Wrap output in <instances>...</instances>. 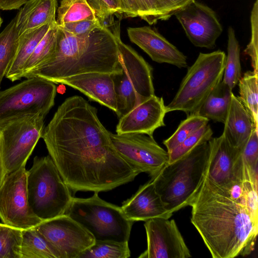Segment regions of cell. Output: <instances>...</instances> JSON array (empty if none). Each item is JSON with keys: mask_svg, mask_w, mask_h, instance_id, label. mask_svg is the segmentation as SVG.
Segmentation results:
<instances>
[{"mask_svg": "<svg viewBox=\"0 0 258 258\" xmlns=\"http://www.w3.org/2000/svg\"><path fill=\"white\" fill-rule=\"evenodd\" d=\"M41 138L74 193L109 191L140 173L118 154L97 109L81 96L70 97L58 106Z\"/></svg>", "mask_w": 258, "mask_h": 258, "instance_id": "1", "label": "cell"}, {"mask_svg": "<svg viewBox=\"0 0 258 258\" xmlns=\"http://www.w3.org/2000/svg\"><path fill=\"white\" fill-rule=\"evenodd\" d=\"M189 206L191 222L213 257L246 256L254 250L258 221L242 195L218 186L206 175Z\"/></svg>", "mask_w": 258, "mask_h": 258, "instance_id": "2", "label": "cell"}, {"mask_svg": "<svg viewBox=\"0 0 258 258\" xmlns=\"http://www.w3.org/2000/svg\"><path fill=\"white\" fill-rule=\"evenodd\" d=\"M120 72L118 44L108 30L98 28L88 35L76 36L58 27L53 54L23 77H40L58 84L60 80L77 75H113Z\"/></svg>", "mask_w": 258, "mask_h": 258, "instance_id": "3", "label": "cell"}, {"mask_svg": "<svg viewBox=\"0 0 258 258\" xmlns=\"http://www.w3.org/2000/svg\"><path fill=\"white\" fill-rule=\"evenodd\" d=\"M209 155V144L205 142L151 177L167 210L173 214L190 205L205 177Z\"/></svg>", "mask_w": 258, "mask_h": 258, "instance_id": "4", "label": "cell"}, {"mask_svg": "<svg viewBox=\"0 0 258 258\" xmlns=\"http://www.w3.org/2000/svg\"><path fill=\"white\" fill-rule=\"evenodd\" d=\"M27 187L29 205L42 221L65 214L73 198L49 155L34 158Z\"/></svg>", "mask_w": 258, "mask_h": 258, "instance_id": "5", "label": "cell"}, {"mask_svg": "<svg viewBox=\"0 0 258 258\" xmlns=\"http://www.w3.org/2000/svg\"><path fill=\"white\" fill-rule=\"evenodd\" d=\"M65 214L87 229L95 240L128 242L134 223L121 207L101 199L97 192L88 198L73 197Z\"/></svg>", "mask_w": 258, "mask_h": 258, "instance_id": "6", "label": "cell"}, {"mask_svg": "<svg viewBox=\"0 0 258 258\" xmlns=\"http://www.w3.org/2000/svg\"><path fill=\"white\" fill-rule=\"evenodd\" d=\"M226 54L220 50L200 53L189 67L166 113L181 111L188 116L196 112L213 89L222 80Z\"/></svg>", "mask_w": 258, "mask_h": 258, "instance_id": "7", "label": "cell"}, {"mask_svg": "<svg viewBox=\"0 0 258 258\" xmlns=\"http://www.w3.org/2000/svg\"><path fill=\"white\" fill-rule=\"evenodd\" d=\"M115 39L121 72L111 75L116 96V114L119 118L155 93L151 66L120 38Z\"/></svg>", "mask_w": 258, "mask_h": 258, "instance_id": "8", "label": "cell"}, {"mask_svg": "<svg viewBox=\"0 0 258 258\" xmlns=\"http://www.w3.org/2000/svg\"><path fill=\"white\" fill-rule=\"evenodd\" d=\"M45 117L27 115L0 126V184L7 175L25 166L41 138Z\"/></svg>", "mask_w": 258, "mask_h": 258, "instance_id": "9", "label": "cell"}, {"mask_svg": "<svg viewBox=\"0 0 258 258\" xmlns=\"http://www.w3.org/2000/svg\"><path fill=\"white\" fill-rule=\"evenodd\" d=\"M55 84L40 77H31L0 91V126L29 114L46 116L54 104Z\"/></svg>", "mask_w": 258, "mask_h": 258, "instance_id": "10", "label": "cell"}, {"mask_svg": "<svg viewBox=\"0 0 258 258\" xmlns=\"http://www.w3.org/2000/svg\"><path fill=\"white\" fill-rule=\"evenodd\" d=\"M27 171L22 167L7 175L0 184V219L4 224L22 230L42 221L29 203Z\"/></svg>", "mask_w": 258, "mask_h": 258, "instance_id": "11", "label": "cell"}, {"mask_svg": "<svg viewBox=\"0 0 258 258\" xmlns=\"http://www.w3.org/2000/svg\"><path fill=\"white\" fill-rule=\"evenodd\" d=\"M112 144L120 156L140 173L153 177L168 163L169 155L153 136L141 133L113 134Z\"/></svg>", "mask_w": 258, "mask_h": 258, "instance_id": "12", "label": "cell"}, {"mask_svg": "<svg viewBox=\"0 0 258 258\" xmlns=\"http://www.w3.org/2000/svg\"><path fill=\"white\" fill-rule=\"evenodd\" d=\"M35 228L47 241L57 258H78L95 241L91 233L66 214L42 221Z\"/></svg>", "mask_w": 258, "mask_h": 258, "instance_id": "13", "label": "cell"}, {"mask_svg": "<svg viewBox=\"0 0 258 258\" xmlns=\"http://www.w3.org/2000/svg\"><path fill=\"white\" fill-rule=\"evenodd\" d=\"M209 155L206 175L214 183L233 190L239 186L245 162L242 149L233 147L222 134L208 141Z\"/></svg>", "mask_w": 258, "mask_h": 258, "instance_id": "14", "label": "cell"}, {"mask_svg": "<svg viewBox=\"0 0 258 258\" xmlns=\"http://www.w3.org/2000/svg\"><path fill=\"white\" fill-rule=\"evenodd\" d=\"M146 250L139 258H188L191 256L173 219L154 218L144 224Z\"/></svg>", "mask_w": 258, "mask_h": 258, "instance_id": "15", "label": "cell"}, {"mask_svg": "<svg viewBox=\"0 0 258 258\" xmlns=\"http://www.w3.org/2000/svg\"><path fill=\"white\" fill-rule=\"evenodd\" d=\"M175 16L195 46L208 49L215 47L223 29L211 8L195 0Z\"/></svg>", "mask_w": 258, "mask_h": 258, "instance_id": "16", "label": "cell"}, {"mask_svg": "<svg viewBox=\"0 0 258 258\" xmlns=\"http://www.w3.org/2000/svg\"><path fill=\"white\" fill-rule=\"evenodd\" d=\"M166 113L163 98L153 95L119 118L116 133H141L153 136L156 129L165 125L164 118Z\"/></svg>", "mask_w": 258, "mask_h": 258, "instance_id": "17", "label": "cell"}, {"mask_svg": "<svg viewBox=\"0 0 258 258\" xmlns=\"http://www.w3.org/2000/svg\"><path fill=\"white\" fill-rule=\"evenodd\" d=\"M130 40L143 50L154 61L179 68L187 67L186 56L157 31L149 26L130 27Z\"/></svg>", "mask_w": 258, "mask_h": 258, "instance_id": "18", "label": "cell"}, {"mask_svg": "<svg viewBox=\"0 0 258 258\" xmlns=\"http://www.w3.org/2000/svg\"><path fill=\"white\" fill-rule=\"evenodd\" d=\"M58 84L77 89L90 99L104 105L114 112L117 101L112 75L107 73H89L64 78Z\"/></svg>", "mask_w": 258, "mask_h": 258, "instance_id": "19", "label": "cell"}, {"mask_svg": "<svg viewBox=\"0 0 258 258\" xmlns=\"http://www.w3.org/2000/svg\"><path fill=\"white\" fill-rule=\"evenodd\" d=\"M121 208L126 217L134 222L146 221L154 218L169 219L173 214L165 208L152 178L124 201Z\"/></svg>", "mask_w": 258, "mask_h": 258, "instance_id": "20", "label": "cell"}, {"mask_svg": "<svg viewBox=\"0 0 258 258\" xmlns=\"http://www.w3.org/2000/svg\"><path fill=\"white\" fill-rule=\"evenodd\" d=\"M223 124L222 134L228 142L233 147L242 149L254 127L249 114L233 93Z\"/></svg>", "mask_w": 258, "mask_h": 258, "instance_id": "21", "label": "cell"}, {"mask_svg": "<svg viewBox=\"0 0 258 258\" xmlns=\"http://www.w3.org/2000/svg\"><path fill=\"white\" fill-rule=\"evenodd\" d=\"M57 0H28L16 16L19 36L44 25L56 22Z\"/></svg>", "mask_w": 258, "mask_h": 258, "instance_id": "22", "label": "cell"}, {"mask_svg": "<svg viewBox=\"0 0 258 258\" xmlns=\"http://www.w3.org/2000/svg\"><path fill=\"white\" fill-rule=\"evenodd\" d=\"M55 23L44 25L19 36L17 51L6 75L7 78L14 82L23 77L26 61L51 25Z\"/></svg>", "mask_w": 258, "mask_h": 258, "instance_id": "23", "label": "cell"}, {"mask_svg": "<svg viewBox=\"0 0 258 258\" xmlns=\"http://www.w3.org/2000/svg\"><path fill=\"white\" fill-rule=\"evenodd\" d=\"M232 91L221 81L194 114H197L209 120L224 123L233 93Z\"/></svg>", "mask_w": 258, "mask_h": 258, "instance_id": "24", "label": "cell"}, {"mask_svg": "<svg viewBox=\"0 0 258 258\" xmlns=\"http://www.w3.org/2000/svg\"><path fill=\"white\" fill-rule=\"evenodd\" d=\"M258 72L247 71L238 81L237 97L249 114L254 128H258Z\"/></svg>", "mask_w": 258, "mask_h": 258, "instance_id": "25", "label": "cell"}, {"mask_svg": "<svg viewBox=\"0 0 258 258\" xmlns=\"http://www.w3.org/2000/svg\"><path fill=\"white\" fill-rule=\"evenodd\" d=\"M242 76L240 61V46L233 28L228 29L227 55L222 81L231 90Z\"/></svg>", "mask_w": 258, "mask_h": 258, "instance_id": "26", "label": "cell"}, {"mask_svg": "<svg viewBox=\"0 0 258 258\" xmlns=\"http://www.w3.org/2000/svg\"><path fill=\"white\" fill-rule=\"evenodd\" d=\"M18 43L15 16L0 33V88L3 79L16 55Z\"/></svg>", "mask_w": 258, "mask_h": 258, "instance_id": "27", "label": "cell"}, {"mask_svg": "<svg viewBox=\"0 0 258 258\" xmlns=\"http://www.w3.org/2000/svg\"><path fill=\"white\" fill-rule=\"evenodd\" d=\"M58 31V26L56 22L51 25L26 61L23 77L25 74L45 63L53 54L57 44Z\"/></svg>", "mask_w": 258, "mask_h": 258, "instance_id": "28", "label": "cell"}, {"mask_svg": "<svg viewBox=\"0 0 258 258\" xmlns=\"http://www.w3.org/2000/svg\"><path fill=\"white\" fill-rule=\"evenodd\" d=\"M21 258H57L43 236L35 227L22 230Z\"/></svg>", "mask_w": 258, "mask_h": 258, "instance_id": "29", "label": "cell"}, {"mask_svg": "<svg viewBox=\"0 0 258 258\" xmlns=\"http://www.w3.org/2000/svg\"><path fill=\"white\" fill-rule=\"evenodd\" d=\"M95 19L96 13L87 0H61L56 21L60 26L71 22Z\"/></svg>", "mask_w": 258, "mask_h": 258, "instance_id": "30", "label": "cell"}, {"mask_svg": "<svg viewBox=\"0 0 258 258\" xmlns=\"http://www.w3.org/2000/svg\"><path fill=\"white\" fill-rule=\"evenodd\" d=\"M130 256L128 242L95 240L78 258H128Z\"/></svg>", "mask_w": 258, "mask_h": 258, "instance_id": "31", "label": "cell"}, {"mask_svg": "<svg viewBox=\"0 0 258 258\" xmlns=\"http://www.w3.org/2000/svg\"><path fill=\"white\" fill-rule=\"evenodd\" d=\"M139 17L150 25L167 20L173 15L172 0H137Z\"/></svg>", "mask_w": 258, "mask_h": 258, "instance_id": "32", "label": "cell"}, {"mask_svg": "<svg viewBox=\"0 0 258 258\" xmlns=\"http://www.w3.org/2000/svg\"><path fill=\"white\" fill-rule=\"evenodd\" d=\"M209 120L197 114H191L181 121L174 133L163 142L168 153L180 145L184 140L202 126L207 124Z\"/></svg>", "mask_w": 258, "mask_h": 258, "instance_id": "33", "label": "cell"}, {"mask_svg": "<svg viewBox=\"0 0 258 258\" xmlns=\"http://www.w3.org/2000/svg\"><path fill=\"white\" fill-rule=\"evenodd\" d=\"M22 230L0 223V258H21Z\"/></svg>", "mask_w": 258, "mask_h": 258, "instance_id": "34", "label": "cell"}, {"mask_svg": "<svg viewBox=\"0 0 258 258\" xmlns=\"http://www.w3.org/2000/svg\"><path fill=\"white\" fill-rule=\"evenodd\" d=\"M213 132L209 124H207L184 140L177 147L168 153V163H172L187 154L197 146L207 142L212 138Z\"/></svg>", "mask_w": 258, "mask_h": 258, "instance_id": "35", "label": "cell"}, {"mask_svg": "<svg viewBox=\"0 0 258 258\" xmlns=\"http://www.w3.org/2000/svg\"><path fill=\"white\" fill-rule=\"evenodd\" d=\"M258 0L254 3L251 13V36L250 40L247 47L244 50L246 55L250 58L251 65L253 70L258 72L257 64V6Z\"/></svg>", "mask_w": 258, "mask_h": 258, "instance_id": "36", "label": "cell"}, {"mask_svg": "<svg viewBox=\"0 0 258 258\" xmlns=\"http://www.w3.org/2000/svg\"><path fill=\"white\" fill-rule=\"evenodd\" d=\"M242 156L245 162L254 172L257 173L258 128H254L242 149Z\"/></svg>", "mask_w": 258, "mask_h": 258, "instance_id": "37", "label": "cell"}, {"mask_svg": "<svg viewBox=\"0 0 258 258\" xmlns=\"http://www.w3.org/2000/svg\"><path fill=\"white\" fill-rule=\"evenodd\" d=\"M58 27L76 36L88 35L96 28H102L97 18L71 22Z\"/></svg>", "mask_w": 258, "mask_h": 258, "instance_id": "38", "label": "cell"}, {"mask_svg": "<svg viewBox=\"0 0 258 258\" xmlns=\"http://www.w3.org/2000/svg\"><path fill=\"white\" fill-rule=\"evenodd\" d=\"M89 4L96 13V15L102 13L115 14L118 18H123L120 14V8L116 0H87Z\"/></svg>", "mask_w": 258, "mask_h": 258, "instance_id": "39", "label": "cell"}, {"mask_svg": "<svg viewBox=\"0 0 258 258\" xmlns=\"http://www.w3.org/2000/svg\"><path fill=\"white\" fill-rule=\"evenodd\" d=\"M115 14L111 13H102L96 15L101 27L108 30L115 38H120V19L116 20Z\"/></svg>", "mask_w": 258, "mask_h": 258, "instance_id": "40", "label": "cell"}, {"mask_svg": "<svg viewBox=\"0 0 258 258\" xmlns=\"http://www.w3.org/2000/svg\"><path fill=\"white\" fill-rule=\"evenodd\" d=\"M120 8L122 18L139 17V7L137 0H116Z\"/></svg>", "mask_w": 258, "mask_h": 258, "instance_id": "41", "label": "cell"}, {"mask_svg": "<svg viewBox=\"0 0 258 258\" xmlns=\"http://www.w3.org/2000/svg\"><path fill=\"white\" fill-rule=\"evenodd\" d=\"M28 0H0V10H12L19 9Z\"/></svg>", "mask_w": 258, "mask_h": 258, "instance_id": "42", "label": "cell"}, {"mask_svg": "<svg viewBox=\"0 0 258 258\" xmlns=\"http://www.w3.org/2000/svg\"><path fill=\"white\" fill-rule=\"evenodd\" d=\"M195 0H172L173 3V15L185 8Z\"/></svg>", "mask_w": 258, "mask_h": 258, "instance_id": "43", "label": "cell"}, {"mask_svg": "<svg viewBox=\"0 0 258 258\" xmlns=\"http://www.w3.org/2000/svg\"><path fill=\"white\" fill-rule=\"evenodd\" d=\"M2 22H3V20L1 18V17H0V27L1 26V25L2 24Z\"/></svg>", "mask_w": 258, "mask_h": 258, "instance_id": "44", "label": "cell"}]
</instances>
